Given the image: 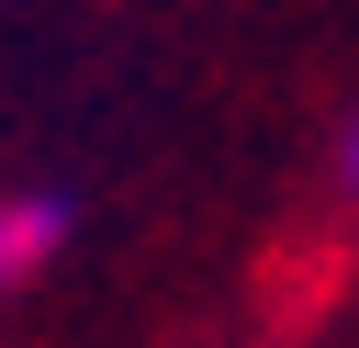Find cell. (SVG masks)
Here are the masks:
<instances>
[{"label":"cell","mask_w":359,"mask_h":348,"mask_svg":"<svg viewBox=\"0 0 359 348\" xmlns=\"http://www.w3.org/2000/svg\"><path fill=\"white\" fill-rule=\"evenodd\" d=\"M337 168H348V191H359V123H348V157H337Z\"/></svg>","instance_id":"7a4b0ae2"},{"label":"cell","mask_w":359,"mask_h":348,"mask_svg":"<svg viewBox=\"0 0 359 348\" xmlns=\"http://www.w3.org/2000/svg\"><path fill=\"white\" fill-rule=\"evenodd\" d=\"M56 247H67V202L56 191H11L0 202V292H22Z\"/></svg>","instance_id":"6da1fadb"}]
</instances>
